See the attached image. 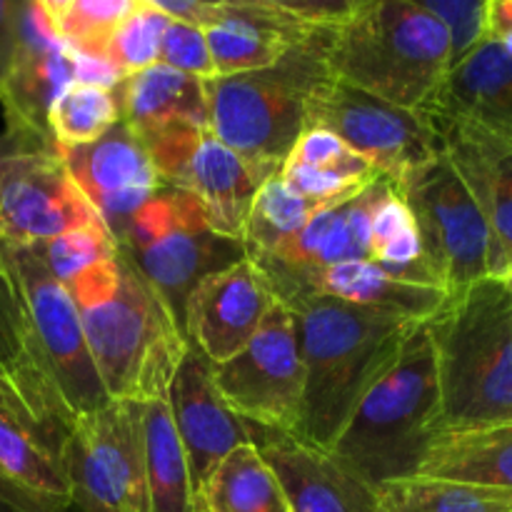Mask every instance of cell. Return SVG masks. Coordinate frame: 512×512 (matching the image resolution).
Instances as JSON below:
<instances>
[{
  "label": "cell",
  "mask_w": 512,
  "mask_h": 512,
  "mask_svg": "<svg viewBox=\"0 0 512 512\" xmlns=\"http://www.w3.org/2000/svg\"><path fill=\"white\" fill-rule=\"evenodd\" d=\"M98 378L110 400L168 398L188 338L158 290L118 245V253L68 285Z\"/></svg>",
  "instance_id": "obj_1"
},
{
  "label": "cell",
  "mask_w": 512,
  "mask_h": 512,
  "mask_svg": "<svg viewBox=\"0 0 512 512\" xmlns=\"http://www.w3.org/2000/svg\"><path fill=\"white\" fill-rule=\"evenodd\" d=\"M285 305L298 325L305 365L298 438L328 450L370 385L398 360L418 323L323 295H303Z\"/></svg>",
  "instance_id": "obj_2"
},
{
  "label": "cell",
  "mask_w": 512,
  "mask_h": 512,
  "mask_svg": "<svg viewBox=\"0 0 512 512\" xmlns=\"http://www.w3.org/2000/svg\"><path fill=\"white\" fill-rule=\"evenodd\" d=\"M435 350L443 433L512 423V293L485 278L425 323Z\"/></svg>",
  "instance_id": "obj_3"
},
{
  "label": "cell",
  "mask_w": 512,
  "mask_h": 512,
  "mask_svg": "<svg viewBox=\"0 0 512 512\" xmlns=\"http://www.w3.org/2000/svg\"><path fill=\"white\" fill-rule=\"evenodd\" d=\"M443 433L435 350L425 325L405 340L398 360L370 385L328 453L375 490L415 478Z\"/></svg>",
  "instance_id": "obj_4"
},
{
  "label": "cell",
  "mask_w": 512,
  "mask_h": 512,
  "mask_svg": "<svg viewBox=\"0 0 512 512\" xmlns=\"http://www.w3.org/2000/svg\"><path fill=\"white\" fill-rule=\"evenodd\" d=\"M325 55L335 80L418 113L450 70L448 33L418 0H358Z\"/></svg>",
  "instance_id": "obj_5"
},
{
  "label": "cell",
  "mask_w": 512,
  "mask_h": 512,
  "mask_svg": "<svg viewBox=\"0 0 512 512\" xmlns=\"http://www.w3.org/2000/svg\"><path fill=\"white\" fill-rule=\"evenodd\" d=\"M328 30H318L273 68L205 80L210 130L263 180L273 178L305 130V108L333 75Z\"/></svg>",
  "instance_id": "obj_6"
},
{
  "label": "cell",
  "mask_w": 512,
  "mask_h": 512,
  "mask_svg": "<svg viewBox=\"0 0 512 512\" xmlns=\"http://www.w3.org/2000/svg\"><path fill=\"white\" fill-rule=\"evenodd\" d=\"M118 245L158 290L183 333L185 305L200 280L248 258L240 240L210 228L193 195L170 185L133 215Z\"/></svg>",
  "instance_id": "obj_7"
},
{
  "label": "cell",
  "mask_w": 512,
  "mask_h": 512,
  "mask_svg": "<svg viewBox=\"0 0 512 512\" xmlns=\"http://www.w3.org/2000/svg\"><path fill=\"white\" fill-rule=\"evenodd\" d=\"M413 213L435 283L458 298L490 278V230L483 210L443 153L395 183Z\"/></svg>",
  "instance_id": "obj_8"
},
{
  "label": "cell",
  "mask_w": 512,
  "mask_h": 512,
  "mask_svg": "<svg viewBox=\"0 0 512 512\" xmlns=\"http://www.w3.org/2000/svg\"><path fill=\"white\" fill-rule=\"evenodd\" d=\"M143 405L110 400L75 418L63 440L70 500L85 512H150Z\"/></svg>",
  "instance_id": "obj_9"
},
{
  "label": "cell",
  "mask_w": 512,
  "mask_h": 512,
  "mask_svg": "<svg viewBox=\"0 0 512 512\" xmlns=\"http://www.w3.org/2000/svg\"><path fill=\"white\" fill-rule=\"evenodd\" d=\"M0 255L18 280L40 360L48 370L65 415L73 423L75 418L98 413L110 398L90 358L88 340L70 290L53 278L38 245H0Z\"/></svg>",
  "instance_id": "obj_10"
},
{
  "label": "cell",
  "mask_w": 512,
  "mask_h": 512,
  "mask_svg": "<svg viewBox=\"0 0 512 512\" xmlns=\"http://www.w3.org/2000/svg\"><path fill=\"white\" fill-rule=\"evenodd\" d=\"M220 398L243 423L280 435H300L305 365L298 325L278 303L248 345L225 363L213 365Z\"/></svg>",
  "instance_id": "obj_11"
},
{
  "label": "cell",
  "mask_w": 512,
  "mask_h": 512,
  "mask_svg": "<svg viewBox=\"0 0 512 512\" xmlns=\"http://www.w3.org/2000/svg\"><path fill=\"white\" fill-rule=\"evenodd\" d=\"M305 128L333 133L393 183L443 153L418 110L390 105L335 78L310 95Z\"/></svg>",
  "instance_id": "obj_12"
},
{
  "label": "cell",
  "mask_w": 512,
  "mask_h": 512,
  "mask_svg": "<svg viewBox=\"0 0 512 512\" xmlns=\"http://www.w3.org/2000/svg\"><path fill=\"white\" fill-rule=\"evenodd\" d=\"M160 180L185 190L203 208L210 228L243 243L250 208L265 183L213 130L173 128L143 138Z\"/></svg>",
  "instance_id": "obj_13"
},
{
  "label": "cell",
  "mask_w": 512,
  "mask_h": 512,
  "mask_svg": "<svg viewBox=\"0 0 512 512\" xmlns=\"http://www.w3.org/2000/svg\"><path fill=\"white\" fill-rule=\"evenodd\" d=\"M83 228L105 225L53 150L0 165V245L48 243Z\"/></svg>",
  "instance_id": "obj_14"
},
{
  "label": "cell",
  "mask_w": 512,
  "mask_h": 512,
  "mask_svg": "<svg viewBox=\"0 0 512 512\" xmlns=\"http://www.w3.org/2000/svg\"><path fill=\"white\" fill-rule=\"evenodd\" d=\"M393 188V180L380 175L355 198L318 210L298 235L255 263L270 280L280 303L303 298L315 275L325 268L345 260H368L370 220Z\"/></svg>",
  "instance_id": "obj_15"
},
{
  "label": "cell",
  "mask_w": 512,
  "mask_h": 512,
  "mask_svg": "<svg viewBox=\"0 0 512 512\" xmlns=\"http://www.w3.org/2000/svg\"><path fill=\"white\" fill-rule=\"evenodd\" d=\"M65 170L100 215L115 243L133 215L165 188L138 135L120 120L103 138L80 148L58 150Z\"/></svg>",
  "instance_id": "obj_16"
},
{
  "label": "cell",
  "mask_w": 512,
  "mask_h": 512,
  "mask_svg": "<svg viewBox=\"0 0 512 512\" xmlns=\"http://www.w3.org/2000/svg\"><path fill=\"white\" fill-rule=\"evenodd\" d=\"M278 293L253 260H240L200 280L185 305V338L213 365L238 355L253 340Z\"/></svg>",
  "instance_id": "obj_17"
},
{
  "label": "cell",
  "mask_w": 512,
  "mask_h": 512,
  "mask_svg": "<svg viewBox=\"0 0 512 512\" xmlns=\"http://www.w3.org/2000/svg\"><path fill=\"white\" fill-rule=\"evenodd\" d=\"M423 115V113H420ZM445 158L483 210L490 230V278L512 275V140L495 138L448 118L423 115Z\"/></svg>",
  "instance_id": "obj_18"
},
{
  "label": "cell",
  "mask_w": 512,
  "mask_h": 512,
  "mask_svg": "<svg viewBox=\"0 0 512 512\" xmlns=\"http://www.w3.org/2000/svg\"><path fill=\"white\" fill-rule=\"evenodd\" d=\"M165 403L188 460L195 498V490L205 483V478L235 448L250 443V430L220 398L213 380V363L190 343L170 380Z\"/></svg>",
  "instance_id": "obj_19"
},
{
  "label": "cell",
  "mask_w": 512,
  "mask_h": 512,
  "mask_svg": "<svg viewBox=\"0 0 512 512\" xmlns=\"http://www.w3.org/2000/svg\"><path fill=\"white\" fill-rule=\"evenodd\" d=\"M248 430L250 443L278 478L290 512H380L378 490L328 450L255 425Z\"/></svg>",
  "instance_id": "obj_20"
},
{
  "label": "cell",
  "mask_w": 512,
  "mask_h": 512,
  "mask_svg": "<svg viewBox=\"0 0 512 512\" xmlns=\"http://www.w3.org/2000/svg\"><path fill=\"white\" fill-rule=\"evenodd\" d=\"M73 83H78V53L50 33L38 0H25L18 53L0 85L5 125L48 138L50 110Z\"/></svg>",
  "instance_id": "obj_21"
},
{
  "label": "cell",
  "mask_w": 512,
  "mask_h": 512,
  "mask_svg": "<svg viewBox=\"0 0 512 512\" xmlns=\"http://www.w3.org/2000/svg\"><path fill=\"white\" fill-rule=\"evenodd\" d=\"M218 78L273 68L315 35L283 0H213L203 28Z\"/></svg>",
  "instance_id": "obj_22"
},
{
  "label": "cell",
  "mask_w": 512,
  "mask_h": 512,
  "mask_svg": "<svg viewBox=\"0 0 512 512\" xmlns=\"http://www.w3.org/2000/svg\"><path fill=\"white\" fill-rule=\"evenodd\" d=\"M0 380L23 403L30 418L53 438L65 440L70 418L60 405L50 375L40 360L28 310L13 270L0 255Z\"/></svg>",
  "instance_id": "obj_23"
},
{
  "label": "cell",
  "mask_w": 512,
  "mask_h": 512,
  "mask_svg": "<svg viewBox=\"0 0 512 512\" xmlns=\"http://www.w3.org/2000/svg\"><path fill=\"white\" fill-rule=\"evenodd\" d=\"M420 113L512 140V55L485 40L473 55L448 70L435 98Z\"/></svg>",
  "instance_id": "obj_24"
},
{
  "label": "cell",
  "mask_w": 512,
  "mask_h": 512,
  "mask_svg": "<svg viewBox=\"0 0 512 512\" xmlns=\"http://www.w3.org/2000/svg\"><path fill=\"white\" fill-rule=\"evenodd\" d=\"M305 295H323L353 308L375 310L418 325H425L443 313L450 300L443 288L405 283L370 260H345L333 268H325L323 273L315 275Z\"/></svg>",
  "instance_id": "obj_25"
},
{
  "label": "cell",
  "mask_w": 512,
  "mask_h": 512,
  "mask_svg": "<svg viewBox=\"0 0 512 512\" xmlns=\"http://www.w3.org/2000/svg\"><path fill=\"white\" fill-rule=\"evenodd\" d=\"M123 123L140 140L173 128L210 130L205 83L165 65L135 73L118 85Z\"/></svg>",
  "instance_id": "obj_26"
},
{
  "label": "cell",
  "mask_w": 512,
  "mask_h": 512,
  "mask_svg": "<svg viewBox=\"0 0 512 512\" xmlns=\"http://www.w3.org/2000/svg\"><path fill=\"white\" fill-rule=\"evenodd\" d=\"M63 443L50 438L33 420L0 408V480L33 498L70 500L63 468Z\"/></svg>",
  "instance_id": "obj_27"
},
{
  "label": "cell",
  "mask_w": 512,
  "mask_h": 512,
  "mask_svg": "<svg viewBox=\"0 0 512 512\" xmlns=\"http://www.w3.org/2000/svg\"><path fill=\"white\" fill-rule=\"evenodd\" d=\"M418 475L512 490V423L475 433L438 435Z\"/></svg>",
  "instance_id": "obj_28"
},
{
  "label": "cell",
  "mask_w": 512,
  "mask_h": 512,
  "mask_svg": "<svg viewBox=\"0 0 512 512\" xmlns=\"http://www.w3.org/2000/svg\"><path fill=\"white\" fill-rule=\"evenodd\" d=\"M195 512H290V505L260 450L245 443L195 490Z\"/></svg>",
  "instance_id": "obj_29"
},
{
  "label": "cell",
  "mask_w": 512,
  "mask_h": 512,
  "mask_svg": "<svg viewBox=\"0 0 512 512\" xmlns=\"http://www.w3.org/2000/svg\"><path fill=\"white\" fill-rule=\"evenodd\" d=\"M150 512H195L193 480L165 400L143 405Z\"/></svg>",
  "instance_id": "obj_30"
},
{
  "label": "cell",
  "mask_w": 512,
  "mask_h": 512,
  "mask_svg": "<svg viewBox=\"0 0 512 512\" xmlns=\"http://www.w3.org/2000/svg\"><path fill=\"white\" fill-rule=\"evenodd\" d=\"M368 260L405 283L440 288L425 263L423 243H420L413 213L395 188L385 195L370 220Z\"/></svg>",
  "instance_id": "obj_31"
},
{
  "label": "cell",
  "mask_w": 512,
  "mask_h": 512,
  "mask_svg": "<svg viewBox=\"0 0 512 512\" xmlns=\"http://www.w3.org/2000/svg\"><path fill=\"white\" fill-rule=\"evenodd\" d=\"M380 512H512V490L415 475L378 488Z\"/></svg>",
  "instance_id": "obj_32"
},
{
  "label": "cell",
  "mask_w": 512,
  "mask_h": 512,
  "mask_svg": "<svg viewBox=\"0 0 512 512\" xmlns=\"http://www.w3.org/2000/svg\"><path fill=\"white\" fill-rule=\"evenodd\" d=\"M48 28L83 58L108 60V43L135 0H38Z\"/></svg>",
  "instance_id": "obj_33"
},
{
  "label": "cell",
  "mask_w": 512,
  "mask_h": 512,
  "mask_svg": "<svg viewBox=\"0 0 512 512\" xmlns=\"http://www.w3.org/2000/svg\"><path fill=\"white\" fill-rule=\"evenodd\" d=\"M313 203L300 198L280 180V175L265 180L250 208L248 223L243 233V248L248 260L268 258L283 243L308 225V220L318 213Z\"/></svg>",
  "instance_id": "obj_34"
},
{
  "label": "cell",
  "mask_w": 512,
  "mask_h": 512,
  "mask_svg": "<svg viewBox=\"0 0 512 512\" xmlns=\"http://www.w3.org/2000/svg\"><path fill=\"white\" fill-rule=\"evenodd\" d=\"M123 120L120 115L118 88H98L88 83H73L48 115V138L53 150H70L90 145L103 138L113 125Z\"/></svg>",
  "instance_id": "obj_35"
},
{
  "label": "cell",
  "mask_w": 512,
  "mask_h": 512,
  "mask_svg": "<svg viewBox=\"0 0 512 512\" xmlns=\"http://www.w3.org/2000/svg\"><path fill=\"white\" fill-rule=\"evenodd\" d=\"M170 18L153 0H135L128 18L118 25L108 43V63L130 78L153 68L160 60V43Z\"/></svg>",
  "instance_id": "obj_36"
},
{
  "label": "cell",
  "mask_w": 512,
  "mask_h": 512,
  "mask_svg": "<svg viewBox=\"0 0 512 512\" xmlns=\"http://www.w3.org/2000/svg\"><path fill=\"white\" fill-rule=\"evenodd\" d=\"M38 250L53 278L68 288L80 273L113 258L118 253V243L105 228H83L48 243H38Z\"/></svg>",
  "instance_id": "obj_37"
},
{
  "label": "cell",
  "mask_w": 512,
  "mask_h": 512,
  "mask_svg": "<svg viewBox=\"0 0 512 512\" xmlns=\"http://www.w3.org/2000/svg\"><path fill=\"white\" fill-rule=\"evenodd\" d=\"M443 23L450 40V68L488 40V0H418Z\"/></svg>",
  "instance_id": "obj_38"
},
{
  "label": "cell",
  "mask_w": 512,
  "mask_h": 512,
  "mask_svg": "<svg viewBox=\"0 0 512 512\" xmlns=\"http://www.w3.org/2000/svg\"><path fill=\"white\" fill-rule=\"evenodd\" d=\"M290 163L310 165V168L330 170V173L348 175L355 180H375L380 178L378 170L368 163L365 158H360L358 153L348 148L340 138H335L333 133L320 128H305L300 133L298 143L293 145L288 155ZM285 160V163H288Z\"/></svg>",
  "instance_id": "obj_39"
},
{
  "label": "cell",
  "mask_w": 512,
  "mask_h": 512,
  "mask_svg": "<svg viewBox=\"0 0 512 512\" xmlns=\"http://www.w3.org/2000/svg\"><path fill=\"white\" fill-rule=\"evenodd\" d=\"M158 63L183 75H190V78L203 80V83L218 78L203 30L178 23V20H170L168 28H165Z\"/></svg>",
  "instance_id": "obj_40"
},
{
  "label": "cell",
  "mask_w": 512,
  "mask_h": 512,
  "mask_svg": "<svg viewBox=\"0 0 512 512\" xmlns=\"http://www.w3.org/2000/svg\"><path fill=\"white\" fill-rule=\"evenodd\" d=\"M25 0H0V85L8 78L10 65L20 45V15Z\"/></svg>",
  "instance_id": "obj_41"
},
{
  "label": "cell",
  "mask_w": 512,
  "mask_h": 512,
  "mask_svg": "<svg viewBox=\"0 0 512 512\" xmlns=\"http://www.w3.org/2000/svg\"><path fill=\"white\" fill-rule=\"evenodd\" d=\"M0 512H85L73 500L33 498L0 480Z\"/></svg>",
  "instance_id": "obj_42"
},
{
  "label": "cell",
  "mask_w": 512,
  "mask_h": 512,
  "mask_svg": "<svg viewBox=\"0 0 512 512\" xmlns=\"http://www.w3.org/2000/svg\"><path fill=\"white\" fill-rule=\"evenodd\" d=\"M50 150H53V143L48 138H43V135L33 133V130L5 125V130L0 133V165L10 158H20V155L50 153Z\"/></svg>",
  "instance_id": "obj_43"
},
{
  "label": "cell",
  "mask_w": 512,
  "mask_h": 512,
  "mask_svg": "<svg viewBox=\"0 0 512 512\" xmlns=\"http://www.w3.org/2000/svg\"><path fill=\"white\" fill-rule=\"evenodd\" d=\"M488 40L512 55V0H488Z\"/></svg>",
  "instance_id": "obj_44"
},
{
  "label": "cell",
  "mask_w": 512,
  "mask_h": 512,
  "mask_svg": "<svg viewBox=\"0 0 512 512\" xmlns=\"http://www.w3.org/2000/svg\"><path fill=\"white\" fill-rule=\"evenodd\" d=\"M0 408H10V410H15V413L25 415V418H28V420H33V418H30L28 410L23 408V403H20V400L15 398L13 393H10V388L3 383V380H0ZM33 423H35V420H33ZM35 425H38V423H35ZM38 428H40V425H38ZM40 430H43V428H40ZM45 433H48V430H45ZM50 438H53V435H50ZM55 440H58V438H55ZM58 443H63V440H58Z\"/></svg>",
  "instance_id": "obj_45"
},
{
  "label": "cell",
  "mask_w": 512,
  "mask_h": 512,
  "mask_svg": "<svg viewBox=\"0 0 512 512\" xmlns=\"http://www.w3.org/2000/svg\"><path fill=\"white\" fill-rule=\"evenodd\" d=\"M503 283H505V285H508V288H510V293H512V275H510V278H505V280H503Z\"/></svg>",
  "instance_id": "obj_46"
}]
</instances>
